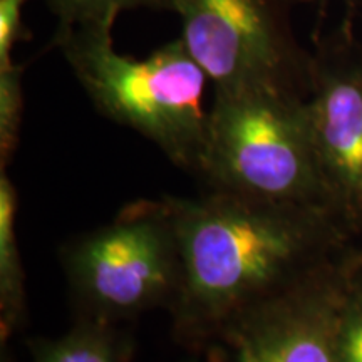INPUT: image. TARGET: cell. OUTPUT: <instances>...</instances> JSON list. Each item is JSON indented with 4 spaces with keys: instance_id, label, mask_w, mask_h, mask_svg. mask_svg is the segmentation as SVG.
<instances>
[{
    "instance_id": "1",
    "label": "cell",
    "mask_w": 362,
    "mask_h": 362,
    "mask_svg": "<svg viewBox=\"0 0 362 362\" xmlns=\"http://www.w3.org/2000/svg\"><path fill=\"white\" fill-rule=\"evenodd\" d=\"M170 198L181 245L170 312L176 337L192 347L216 346L235 324L354 245L325 208L214 189Z\"/></svg>"
},
{
    "instance_id": "2",
    "label": "cell",
    "mask_w": 362,
    "mask_h": 362,
    "mask_svg": "<svg viewBox=\"0 0 362 362\" xmlns=\"http://www.w3.org/2000/svg\"><path fill=\"white\" fill-rule=\"evenodd\" d=\"M115 24L107 21L56 30L52 45L99 115L144 136L173 165L198 175L208 124L205 71L181 37L141 61L117 52Z\"/></svg>"
},
{
    "instance_id": "3",
    "label": "cell",
    "mask_w": 362,
    "mask_h": 362,
    "mask_svg": "<svg viewBox=\"0 0 362 362\" xmlns=\"http://www.w3.org/2000/svg\"><path fill=\"white\" fill-rule=\"evenodd\" d=\"M305 99L270 88L215 89L197 176L214 192L332 211Z\"/></svg>"
},
{
    "instance_id": "4",
    "label": "cell",
    "mask_w": 362,
    "mask_h": 362,
    "mask_svg": "<svg viewBox=\"0 0 362 362\" xmlns=\"http://www.w3.org/2000/svg\"><path fill=\"white\" fill-rule=\"evenodd\" d=\"M61 260L84 319L112 324L171 309L181 285V245L171 198L139 200L110 223L62 248Z\"/></svg>"
},
{
    "instance_id": "5",
    "label": "cell",
    "mask_w": 362,
    "mask_h": 362,
    "mask_svg": "<svg viewBox=\"0 0 362 362\" xmlns=\"http://www.w3.org/2000/svg\"><path fill=\"white\" fill-rule=\"evenodd\" d=\"M297 0H165L215 89L270 88L307 98L312 52L292 24Z\"/></svg>"
},
{
    "instance_id": "6",
    "label": "cell",
    "mask_w": 362,
    "mask_h": 362,
    "mask_svg": "<svg viewBox=\"0 0 362 362\" xmlns=\"http://www.w3.org/2000/svg\"><path fill=\"white\" fill-rule=\"evenodd\" d=\"M356 17L314 37L305 99L317 163L330 208L349 232H362V42Z\"/></svg>"
},
{
    "instance_id": "7",
    "label": "cell",
    "mask_w": 362,
    "mask_h": 362,
    "mask_svg": "<svg viewBox=\"0 0 362 362\" xmlns=\"http://www.w3.org/2000/svg\"><path fill=\"white\" fill-rule=\"evenodd\" d=\"M362 248L351 245L216 344L225 362H337V330Z\"/></svg>"
},
{
    "instance_id": "8",
    "label": "cell",
    "mask_w": 362,
    "mask_h": 362,
    "mask_svg": "<svg viewBox=\"0 0 362 362\" xmlns=\"http://www.w3.org/2000/svg\"><path fill=\"white\" fill-rule=\"evenodd\" d=\"M17 189L2 170L0 176V329L6 342L22 327L25 317V279L17 245Z\"/></svg>"
},
{
    "instance_id": "9",
    "label": "cell",
    "mask_w": 362,
    "mask_h": 362,
    "mask_svg": "<svg viewBox=\"0 0 362 362\" xmlns=\"http://www.w3.org/2000/svg\"><path fill=\"white\" fill-rule=\"evenodd\" d=\"M33 362H128V347L115 325L79 317L69 332L29 344Z\"/></svg>"
},
{
    "instance_id": "10",
    "label": "cell",
    "mask_w": 362,
    "mask_h": 362,
    "mask_svg": "<svg viewBox=\"0 0 362 362\" xmlns=\"http://www.w3.org/2000/svg\"><path fill=\"white\" fill-rule=\"evenodd\" d=\"M57 19L56 30L115 21L124 11L151 8L166 11L165 0H44Z\"/></svg>"
},
{
    "instance_id": "11",
    "label": "cell",
    "mask_w": 362,
    "mask_h": 362,
    "mask_svg": "<svg viewBox=\"0 0 362 362\" xmlns=\"http://www.w3.org/2000/svg\"><path fill=\"white\" fill-rule=\"evenodd\" d=\"M24 67L12 62L0 67V163L2 170L19 146L22 116H24Z\"/></svg>"
},
{
    "instance_id": "12",
    "label": "cell",
    "mask_w": 362,
    "mask_h": 362,
    "mask_svg": "<svg viewBox=\"0 0 362 362\" xmlns=\"http://www.w3.org/2000/svg\"><path fill=\"white\" fill-rule=\"evenodd\" d=\"M337 362H362V260L344 302L337 330Z\"/></svg>"
},
{
    "instance_id": "13",
    "label": "cell",
    "mask_w": 362,
    "mask_h": 362,
    "mask_svg": "<svg viewBox=\"0 0 362 362\" xmlns=\"http://www.w3.org/2000/svg\"><path fill=\"white\" fill-rule=\"evenodd\" d=\"M30 0H0V67L13 62L12 52L16 44L30 39L24 24V7Z\"/></svg>"
},
{
    "instance_id": "14",
    "label": "cell",
    "mask_w": 362,
    "mask_h": 362,
    "mask_svg": "<svg viewBox=\"0 0 362 362\" xmlns=\"http://www.w3.org/2000/svg\"><path fill=\"white\" fill-rule=\"evenodd\" d=\"M309 2H312L317 8V17H319V24H317V27L314 29V34L317 33V30L320 29V22H322V19L325 17V12H327V8L330 4L334 2V0H309ZM341 2L346 6V16L349 17H356L357 16V2L356 0H341Z\"/></svg>"
}]
</instances>
